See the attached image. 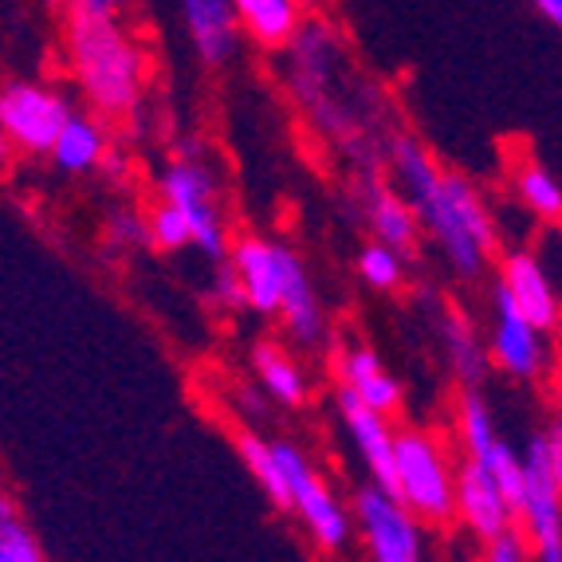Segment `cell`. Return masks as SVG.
I'll return each mask as SVG.
<instances>
[{
	"label": "cell",
	"instance_id": "34",
	"mask_svg": "<svg viewBox=\"0 0 562 562\" xmlns=\"http://www.w3.org/2000/svg\"><path fill=\"white\" fill-rule=\"evenodd\" d=\"M47 4H52V9H59V4H67V0H47Z\"/></svg>",
	"mask_w": 562,
	"mask_h": 562
},
{
	"label": "cell",
	"instance_id": "29",
	"mask_svg": "<svg viewBox=\"0 0 562 562\" xmlns=\"http://www.w3.org/2000/svg\"><path fill=\"white\" fill-rule=\"evenodd\" d=\"M111 240L119 244V248H126V252L146 248V244H150V236H146V221H142L138 213H114L111 216Z\"/></svg>",
	"mask_w": 562,
	"mask_h": 562
},
{
	"label": "cell",
	"instance_id": "9",
	"mask_svg": "<svg viewBox=\"0 0 562 562\" xmlns=\"http://www.w3.org/2000/svg\"><path fill=\"white\" fill-rule=\"evenodd\" d=\"M487 366L519 385H531L547 374L551 366V335L535 327L504 291L492 288V335H487Z\"/></svg>",
	"mask_w": 562,
	"mask_h": 562
},
{
	"label": "cell",
	"instance_id": "6",
	"mask_svg": "<svg viewBox=\"0 0 562 562\" xmlns=\"http://www.w3.org/2000/svg\"><path fill=\"white\" fill-rule=\"evenodd\" d=\"M158 193L166 205H173L186 216L193 248L221 263L228 256V221L221 209V189H216L213 169L205 158H198V146H186L178 158L161 169Z\"/></svg>",
	"mask_w": 562,
	"mask_h": 562
},
{
	"label": "cell",
	"instance_id": "23",
	"mask_svg": "<svg viewBox=\"0 0 562 562\" xmlns=\"http://www.w3.org/2000/svg\"><path fill=\"white\" fill-rule=\"evenodd\" d=\"M516 198H519V205H524L531 216H539L543 225H554V221L562 216L559 178H554L543 161H535V158L519 161L516 166Z\"/></svg>",
	"mask_w": 562,
	"mask_h": 562
},
{
	"label": "cell",
	"instance_id": "14",
	"mask_svg": "<svg viewBox=\"0 0 562 562\" xmlns=\"http://www.w3.org/2000/svg\"><path fill=\"white\" fill-rule=\"evenodd\" d=\"M452 512L480 543L492 535L516 527V507L507 504V496L499 492V484L487 476L484 469H476L472 460H460L457 480H452Z\"/></svg>",
	"mask_w": 562,
	"mask_h": 562
},
{
	"label": "cell",
	"instance_id": "11",
	"mask_svg": "<svg viewBox=\"0 0 562 562\" xmlns=\"http://www.w3.org/2000/svg\"><path fill=\"white\" fill-rule=\"evenodd\" d=\"M291 244L268 240V236H240L228 244L225 263L233 268L240 303L256 315H280L283 291V263H288Z\"/></svg>",
	"mask_w": 562,
	"mask_h": 562
},
{
	"label": "cell",
	"instance_id": "3",
	"mask_svg": "<svg viewBox=\"0 0 562 562\" xmlns=\"http://www.w3.org/2000/svg\"><path fill=\"white\" fill-rule=\"evenodd\" d=\"M516 527L531 562H562V429L551 422L519 449Z\"/></svg>",
	"mask_w": 562,
	"mask_h": 562
},
{
	"label": "cell",
	"instance_id": "32",
	"mask_svg": "<svg viewBox=\"0 0 562 562\" xmlns=\"http://www.w3.org/2000/svg\"><path fill=\"white\" fill-rule=\"evenodd\" d=\"M531 4H535V12L547 20V24H554V29H559V24H562V0H531Z\"/></svg>",
	"mask_w": 562,
	"mask_h": 562
},
{
	"label": "cell",
	"instance_id": "7",
	"mask_svg": "<svg viewBox=\"0 0 562 562\" xmlns=\"http://www.w3.org/2000/svg\"><path fill=\"white\" fill-rule=\"evenodd\" d=\"M76 106L56 87L36 83V79H9L0 83V134L9 138L12 154L47 158L56 134L71 119Z\"/></svg>",
	"mask_w": 562,
	"mask_h": 562
},
{
	"label": "cell",
	"instance_id": "27",
	"mask_svg": "<svg viewBox=\"0 0 562 562\" xmlns=\"http://www.w3.org/2000/svg\"><path fill=\"white\" fill-rule=\"evenodd\" d=\"M0 562H47L44 547L32 535V527L24 524V516L0 524Z\"/></svg>",
	"mask_w": 562,
	"mask_h": 562
},
{
	"label": "cell",
	"instance_id": "2",
	"mask_svg": "<svg viewBox=\"0 0 562 562\" xmlns=\"http://www.w3.org/2000/svg\"><path fill=\"white\" fill-rule=\"evenodd\" d=\"M67 64L79 94L99 119H126L138 111L150 83V56L138 36L122 29L119 16H83L67 12Z\"/></svg>",
	"mask_w": 562,
	"mask_h": 562
},
{
	"label": "cell",
	"instance_id": "30",
	"mask_svg": "<svg viewBox=\"0 0 562 562\" xmlns=\"http://www.w3.org/2000/svg\"><path fill=\"white\" fill-rule=\"evenodd\" d=\"M216 300L225 303V307H244L240 303V288H236V276L225 260L216 263Z\"/></svg>",
	"mask_w": 562,
	"mask_h": 562
},
{
	"label": "cell",
	"instance_id": "16",
	"mask_svg": "<svg viewBox=\"0 0 562 562\" xmlns=\"http://www.w3.org/2000/svg\"><path fill=\"white\" fill-rule=\"evenodd\" d=\"M338 390H347L355 402L366 409L382 413V417H397L405 405V385L394 378V370L382 362L370 347H347L335 362Z\"/></svg>",
	"mask_w": 562,
	"mask_h": 562
},
{
	"label": "cell",
	"instance_id": "21",
	"mask_svg": "<svg viewBox=\"0 0 562 562\" xmlns=\"http://www.w3.org/2000/svg\"><path fill=\"white\" fill-rule=\"evenodd\" d=\"M252 370H256V382L260 390L272 402L288 405V409H303L311 397V382H307V370L300 366V358L288 355L280 342H260L252 350Z\"/></svg>",
	"mask_w": 562,
	"mask_h": 562
},
{
	"label": "cell",
	"instance_id": "28",
	"mask_svg": "<svg viewBox=\"0 0 562 562\" xmlns=\"http://www.w3.org/2000/svg\"><path fill=\"white\" fill-rule=\"evenodd\" d=\"M484 562H531V551H527V539L519 535V527H507V531L484 539Z\"/></svg>",
	"mask_w": 562,
	"mask_h": 562
},
{
	"label": "cell",
	"instance_id": "33",
	"mask_svg": "<svg viewBox=\"0 0 562 562\" xmlns=\"http://www.w3.org/2000/svg\"><path fill=\"white\" fill-rule=\"evenodd\" d=\"M12 158H16V154H12L9 138H4V134H0V169H9V166H12Z\"/></svg>",
	"mask_w": 562,
	"mask_h": 562
},
{
	"label": "cell",
	"instance_id": "8",
	"mask_svg": "<svg viewBox=\"0 0 562 562\" xmlns=\"http://www.w3.org/2000/svg\"><path fill=\"white\" fill-rule=\"evenodd\" d=\"M350 524H355L370 562H429V554H425V527L382 487H358Z\"/></svg>",
	"mask_w": 562,
	"mask_h": 562
},
{
	"label": "cell",
	"instance_id": "26",
	"mask_svg": "<svg viewBox=\"0 0 562 562\" xmlns=\"http://www.w3.org/2000/svg\"><path fill=\"white\" fill-rule=\"evenodd\" d=\"M146 236H150V248H158V252H186V248H193L186 216L173 205H166V201H158L150 209V216H146Z\"/></svg>",
	"mask_w": 562,
	"mask_h": 562
},
{
	"label": "cell",
	"instance_id": "18",
	"mask_svg": "<svg viewBox=\"0 0 562 562\" xmlns=\"http://www.w3.org/2000/svg\"><path fill=\"white\" fill-rule=\"evenodd\" d=\"M106 150H111V126L99 114L71 111V119L64 122V131L52 142V166L59 173H71V178H83V173H99Z\"/></svg>",
	"mask_w": 562,
	"mask_h": 562
},
{
	"label": "cell",
	"instance_id": "5",
	"mask_svg": "<svg viewBox=\"0 0 562 562\" xmlns=\"http://www.w3.org/2000/svg\"><path fill=\"white\" fill-rule=\"evenodd\" d=\"M276 464L283 476V496H288V516H295L307 531V539L323 554L347 551L355 539L350 507L338 499L330 480L319 472V464L307 457L295 441H272Z\"/></svg>",
	"mask_w": 562,
	"mask_h": 562
},
{
	"label": "cell",
	"instance_id": "13",
	"mask_svg": "<svg viewBox=\"0 0 562 562\" xmlns=\"http://www.w3.org/2000/svg\"><path fill=\"white\" fill-rule=\"evenodd\" d=\"M335 409H338V422H342V432H347V441L355 445L366 472H370V484L390 492V480H394V437H397L394 417H382V413L366 409L347 390L335 394Z\"/></svg>",
	"mask_w": 562,
	"mask_h": 562
},
{
	"label": "cell",
	"instance_id": "17",
	"mask_svg": "<svg viewBox=\"0 0 562 562\" xmlns=\"http://www.w3.org/2000/svg\"><path fill=\"white\" fill-rule=\"evenodd\" d=\"M186 20L189 44L205 67H228L240 52V29H236L228 0H178Z\"/></svg>",
	"mask_w": 562,
	"mask_h": 562
},
{
	"label": "cell",
	"instance_id": "19",
	"mask_svg": "<svg viewBox=\"0 0 562 562\" xmlns=\"http://www.w3.org/2000/svg\"><path fill=\"white\" fill-rule=\"evenodd\" d=\"M236 29L263 52H280L303 29V0H228Z\"/></svg>",
	"mask_w": 562,
	"mask_h": 562
},
{
	"label": "cell",
	"instance_id": "25",
	"mask_svg": "<svg viewBox=\"0 0 562 562\" xmlns=\"http://www.w3.org/2000/svg\"><path fill=\"white\" fill-rule=\"evenodd\" d=\"M358 276H362L366 288L374 291H397L405 283V256H397L394 248L385 244H366L358 252Z\"/></svg>",
	"mask_w": 562,
	"mask_h": 562
},
{
	"label": "cell",
	"instance_id": "10",
	"mask_svg": "<svg viewBox=\"0 0 562 562\" xmlns=\"http://www.w3.org/2000/svg\"><path fill=\"white\" fill-rule=\"evenodd\" d=\"M457 441L464 449V460H472L476 469H484L496 480L507 504L516 507L519 499V449L504 441V432L496 429V417L487 409L480 390H464L457 405Z\"/></svg>",
	"mask_w": 562,
	"mask_h": 562
},
{
	"label": "cell",
	"instance_id": "31",
	"mask_svg": "<svg viewBox=\"0 0 562 562\" xmlns=\"http://www.w3.org/2000/svg\"><path fill=\"white\" fill-rule=\"evenodd\" d=\"M126 0H67V12H83V16H119Z\"/></svg>",
	"mask_w": 562,
	"mask_h": 562
},
{
	"label": "cell",
	"instance_id": "4",
	"mask_svg": "<svg viewBox=\"0 0 562 562\" xmlns=\"http://www.w3.org/2000/svg\"><path fill=\"white\" fill-rule=\"evenodd\" d=\"M452 480H457V464H452L449 445L437 432L397 429L390 496L422 527L457 524V512H452Z\"/></svg>",
	"mask_w": 562,
	"mask_h": 562
},
{
	"label": "cell",
	"instance_id": "15",
	"mask_svg": "<svg viewBox=\"0 0 562 562\" xmlns=\"http://www.w3.org/2000/svg\"><path fill=\"white\" fill-rule=\"evenodd\" d=\"M280 319L288 327V338L300 350H319L327 342V311H323L319 291L311 280L303 256L291 248L283 263V291H280Z\"/></svg>",
	"mask_w": 562,
	"mask_h": 562
},
{
	"label": "cell",
	"instance_id": "12",
	"mask_svg": "<svg viewBox=\"0 0 562 562\" xmlns=\"http://www.w3.org/2000/svg\"><path fill=\"white\" fill-rule=\"evenodd\" d=\"M496 288L504 291L507 300L516 303L519 315L535 323L543 335L559 330V288H554L547 263L531 252V248H512V252L499 256V280Z\"/></svg>",
	"mask_w": 562,
	"mask_h": 562
},
{
	"label": "cell",
	"instance_id": "1",
	"mask_svg": "<svg viewBox=\"0 0 562 562\" xmlns=\"http://www.w3.org/2000/svg\"><path fill=\"white\" fill-rule=\"evenodd\" d=\"M390 169H394L397 193L417 216L422 236L437 244L452 276L464 283L480 280L492 256L499 252V225L484 193L464 173L445 169L409 134L390 138Z\"/></svg>",
	"mask_w": 562,
	"mask_h": 562
},
{
	"label": "cell",
	"instance_id": "20",
	"mask_svg": "<svg viewBox=\"0 0 562 562\" xmlns=\"http://www.w3.org/2000/svg\"><path fill=\"white\" fill-rule=\"evenodd\" d=\"M366 221L374 228V240L394 248L397 256H413V248L422 244V228H417L413 209L382 178H370V186H366Z\"/></svg>",
	"mask_w": 562,
	"mask_h": 562
},
{
	"label": "cell",
	"instance_id": "22",
	"mask_svg": "<svg viewBox=\"0 0 562 562\" xmlns=\"http://www.w3.org/2000/svg\"><path fill=\"white\" fill-rule=\"evenodd\" d=\"M441 335H445V355H449L452 374L464 382V390H476L487 374V355L484 342H480L476 323L457 307L441 311Z\"/></svg>",
	"mask_w": 562,
	"mask_h": 562
},
{
	"label": "cell",
	"instance_id": "24",
	"mask_svg": "<svg viewBox=\"0 0 562 562\" xmlns=\"http://www.w3.org/2000/svg\"><path fill=\"white\" fill-rule=\"evenodd\" d=\"M236 449H240V460L248 464V472H252V480L260 484L263 496L272 499L280 512H288V496H283V476H280V464H276L272 441L252 429H244L236 437Z\"/></svg>",
	"mask_w": 562,
	"mask_h": 562
}]
</instances>
